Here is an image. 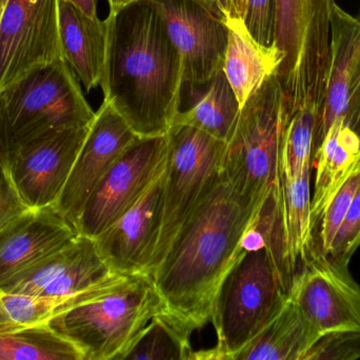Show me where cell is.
Masks as SVG:
<instances>
[{
	"mask_svg": "<svg viewBox=\"0 0 360 360\" xmlns=\"http://www.w3.org/2000/svg\"><path fill=\"white\" fill-rule=\"evenodd\" d=\"M260 206L243 198L221 173L150 275L162 314L188 336L211 323L222 283L245 252Z\"/></svg>",
	"mask_w": 360,
	"mask_h": 360,
	"instance_id": "obj_1",
	"label": "cell"
},
{
	"mask_svg": "<svg viewBox=\"0 0 360 360\" xmlns=\"http://www.w3.org/2000/svg\"><path fill=\"white\" fill-rule=\"evenodd\" d=\"M101 87L139 137H165L180 112L184 65L154 0L110 14Z\"/></svg>",
	"mask_w": 360,
	"mask_h": 360,
	"instance_id": "obj_2",
	"label": "cell"
},
{
	"mask_svg": "<svg viewBox=\"0 0 360 360\" xmlns=\"http://www.w3.org/2000/svg\"><path fill=\"white\" fill-rule=\"evenodd\" d=\"M162 312L150 275H116L51 325L79 349L84 360H124L146 325Z\"/></svg>",
	"mask_w": 360,
	"mask_h": 360,
	"instance_id": "obj_3",
	"label": "cell"
},
{
	"mask_svg": "<svg viewBox=\"0 0 360 360\" xmlns=\"http://www.w3.org/2000/svg\"><path fill=\"white\" fill-rule=\"evenodd\" d=\"M335 0H275L274 46L283 59L276 77L290 118L325 99ZM321 111V110H319Z\"/></svg>",
	"mask_w": 360,
	"mask_h": 360,
	"instance_id": "obj_4",
	"label": "cell"
},
{
	"mask_svg": "<svg viewBox=\"0 0 360 360\" xmlns=\"http://www.w3.org/2000/svg\"><path fill=\"white\" fill-rule=\"evenodd\" d=\"M266 247L245 251L222 283L211 323L217 345L193 359L233 360L276 316L288 296Z\"/></svg>",
	"mask_w": 360,
	"mask_h": 360,
	"instance_id": "obj_5",
	"label": "cell"
},
{
	"mask_svg": "<svg viewBox=\"0 0 360 360\" xmlns=\"http://www.w3.org/2000/svg\"><path fill=\"white\" fill-rule=\"evenodd\" d=\"M95 114L75 72L56 61L0 92V145L8 150L52 131L88 127Z\"/></svg>",
	"mask_w": 360,
	"mask_h": 360,
	"instance_id": "obj_6",
	"label": "cell"
},
{
	"mask_svg": "<svg viewBox=\"0 0 360 360\" xmlns=\"http://www.w3.org/2000/svg\"><path fill=\"white\" fill-rule=\"evenodd\" d=\"M287 124L283 90L274 74L241 108L222 170L230 185L255 206L281 184L279 149Z\"/></svg>",
	"mask_w": 360,
	"mask_h": 360,
	"instance_id": "obj_7",
	"label": "cell"
},
{
	"mask_svg": "<svg viewBox=\"0 0 360 360\" xmlns=\"http://www.w3.org/2000/svg\"><path fill=\"white\" fill-rule=\"evenodd\" d=\"M168 137L164 215L149 275L221 175L228 147L226 142L186 125H173Z\"/></svg>",
	"mask_w": 360,
	"mask_h": 360,
	"instance_id": "obj_8",
	"label": "cell"
},
{
	"mask_svg": "<svg viewBox=\"0 0 360 360\" xmlns=\"http://www.w3.org/2000/svg\"><path fill=\"white\" fill-rule=\"evenodd\" d=\"M60 0H8L0 19V92L36 70L65 61Z\"/></svg>",
	"mask_w": 360,
	"mask_h": 360,
	"instance_id": "obj_9",
	"label": "cell"
},
{
	"mask_svg": "<svg viewBox=\"0 0 360 360\" xmlns=\"http://www.w3.org/2000/svg\"><path fill=\"white\" fill-rule=\"evenodd\" d=\"M169 137H139L111 167L84 205L78 234L95 239L146 194L166 168Z\"/></svg>",
	"mask_w": 360,
	"mask_h": 360,
	"instance_id": "obj_10",
	"label": "cell"
},
{
	"mask_svg": "<svg viewBox=\"0 0 360 360\" xmlns=\"http://www.w3.org/2000/svg\"><path fill=\"white\" fill-rule=\"evenodd\" d=\"M90 126L52 131L4 150L13 181L30 209L55 206Z\"/></svg>",
	"mask_w": 360,
	"mask_h": 360,
	"instance_id": "obj_11",
	"label": "cell"
},
{
	"mask_svg": "<svg viewBox=\"0 0 360 360\" xmlns=\"http://www.w3.org/2000/svg\"><path fill=\"white\" fill-rule=\"evenodd\" d=\"M288 295L321 336L360 331V287L348 264L315 254L294 275Z\"/></svg>",
	"mask_w": 360,
	"mask_h": 360,
	"instance_id": "obj_12",
	"label": "cell"
},
{
	"mask_svg": "<svg viewBox=\"0 0 360 360\" xmlns=\"http://www.w3.org/2000/svg\"><path fill=\"white\" fill-rule=\"evenodd\" d=\"M184 65V82L205 86L222 69L228 27L222 15L197 0H154Z\"/></svg>",
	"mask_w": 360,
	"mask_h": 360,
	"instance_id": "obj_13",
	"label": "cell"
},
{
	"mask_svg": "<svg viewBox=\"0 0 360 360\" xmlns=\"http://www.w3.org/2000/svg\"><path fill=\"white\" fill-rule=\"evenodd\" d=\"M139 139L103 99L55 207L77 230L86 201L122 154Z\"/></svg>",
	"mask_w": 360,
	"mask_h": 360,
	"instance_id": "obj_14",
	"label": "cell"
},
{
	"mask_svg": "<svg viewBox=\"0 0 360 360\" xmlns=\"http://www.w3.org/2000/svg\"><path fill=\"white\" fill-rule=\"evenodd\" d=\"M166 175L167 165L139 202L94 239L116 274H150L162 230Z\"/></svg>",
	"mask_w": 360,
	"mask_h": 360,
	"instance_id": "obj_15",
	"label": "cell"
},
{
	"mask_svg": "<svg viewBox=\"0 0 360 360\" xmlns=\"http://www.w3.org/2000/svg\"><path fill=\"white\" fill-rule=\"evenodd\" d=\"M78 235L56 207L29 209L0 230V285Z\"/></svg>",
	"mask_w": 360,
	"mask_h": 360,
	"instance_id": "obj_16",
	"label": "cell"
},
{
	"mask_svg": "<svg viewBox=\"0 0 360 360\" xmlns=\"http://www.w3.org/2000/svg\"><path fill=\"white\" fill-rule=\"evenodd\" d=\"M359 61L360 17L353 16L335 2L332 16L329 75L325 99L317 120L312 158L330 127L346 114L349 90Z\"/></svg>",
	"mask_w": 360,
	"mask_h": 360,
	"instance_id": "obj_17",
	"label": "cell"
},
{
	"mask_svg": "<svg viewBox=\"0 0 360 360\" xmlns=\"http://www.w3.org/2000/svg\"><path fill=\"white\" fill-rule=\"evenodd\" d=\"M59 23L65 61L88 92L101 86L107 56V19L88 16L60 0Z\"/></svg>",
	"mask_w": 360,
	"mask_h": 360,
	"instance_id": "obj_18",
	"label": "cell"
},
{
	"mask_svg": "<svg viewBox=\"0 0 360 360\" xmlns=\"http://www.w3.org/2000/svg\"><path fill=\"white\" fill-rule=\"evenodd\" d=\"M224 20L228 27V46L222 70L243 108L248 99L276 74L283 55L274 44H259L243 19L231 16Z\"/></svg>",
	"mask_w": 360,
	"mask_h": 360,
	"instance_id": "obj_19",
	"label": "cell"
},
{
	"mask_svg": "<svg viewBox=\"0 0 360 360\" xmlns=\"http://www.w3.org/2000/svg\"><path fill=\"white\" fill-rule=\"evenodd\" d=\"M316 160L314 192L311 197V224L314 232L330 201L344 185L360 161V139L344 118L330 127L323 143L312 158Z\"/></svg>",
	"mask_w": 360,
	"mask_h": 360,
	"instance_id": "obj_20",
	"label": "cell"
},
{
	"mask_svg": "<svg viewBox=\"0 0 360 360\" xmlns=\"http://www.w3.org/2000/svg\"><path fill=\"white\" fill-rule=\"evenodd\" d=\"M319 337L288 295L276 316L233 360H302Z\"/></svg>",
	"mask_w": 360,
	"mask_h": 360,
	"instance_id": "obj_21",
	"label": "cell"
},
{
	"mask_svg": "<svg viewBox=\"0 0 360 360\" xmlns=\"http://www.w3.org/2000/svg\"><path fill=\"white\" fill-rule=\"evenodd\" d=\"M203 94L192 107L179 112L173 125H186L229 143L241 107L224 70L218 71L207 84Z\"/></svg>",
	"mask_w": 360,
	"mask_h": 360,
	"instance_id": "obj_22",
	"label": "cell"
},
{
	"mask_svg": "<svg viewBox=\"0 0 360 360\" xmlns=\"http://www.w3.org/2000/svg\"><path fill=\"white\" fill-rule=\"evenodd\" d=\"M311 166L292 181L281 180V209L285 251L292 274L298 263H308L313 256V230L311 224Z\"/></svg>",
	"mask_w": 360,
	"mask_h": 360,
	"instance_id": "obj_23",
	"label": "cell"
},
{
	"mask_svg": "<svg viewBox=\"0 0 360 360\" xmlns=\"http://www.w3.org/2000/svg\"><path fill=\"white\" fill-rule=\"evenodd\" d=\"M0 360H84L79 349L51 323L0 325Z\"/></svg>",
	"mask_w": 360,
	"mask_h": 360,
	"instance_id": "obj_24",
	"label": "cell"
},
{
	"mask_svg": "<svg viewBox=\"0 0 360 360\" xmlns=\"http://www.w3.org/2000/svg\"><path fill=\"white\" fill-rule=\"evenodd\" d=\"M319 107L307 106L296 112L281 137L279 149V179L292 181L312 165L313 142L319 120Z\"/></svg>",
	"mask_w": 360,
	"mask_h": 360,
	"instance_id": "obj_25",
	"label": "cell"
},
{
	"mask_svg": "<svg viewBox=\"0 0 360 360\" xmlns=\"http://www.w3.org/2000/svg\"><path fill=\"white\" fill-rule=\"evenodd\" d=\"M190 337L160 313L141 332L124 360L193 359Z\"/></svg>",
	"mask_w": 360,
	"mask_h": 360,
	"instance_id": "obj_26",
	"label": "cell"
},
{
	"mask_svg": "<svg viewBox=\"0 0 360 360\" xmlns=\"http://www.w3.org/2000/svg\"><path fill=\"white\" fill-rule=\"evenodd\" d=\"M360 186V161L350 177L330 201L319 221V234L315 254L328 256L331 252L334 239L344 222L349 207ZM314 254V255H315ZM313 255V256H314Z\"/></svg>",
	"mask_w": 360,
	"mask_h": 360,
	"instance_id": "obj_27",
	"label": "cell"
},
{
	"mask_svg": "<svg viewBox=\"0 0 360 360\" xmlns=\"http://www.w3.org/2000/svg\"><path fill=\"white\" fill-rule=\"evenodd\" d=\"M360 359V331L323 334L302 360H354Z\"/></svg>",
	"mask_w": 360,
	"mask_h": 360,
	"instance_id": "obj_28",
	"label": "cell"
},
{
	"mask_svg": "<svg viewBox=\"0 0 360 360\" xmlns=\"http://www.w3.org/2000/svg\"><path fill=\"white\" fill-rule=\"evenodd\" d=\"M360 247V186L349 207L344 222L334 239L328 257L348 264L351 257Z\"/></svg>",
	"mask_w": 360,
	"mask_h": 360,
	"instance_id": "obj_29",
	"label": "cell"
},
{
	"mask_svg": "<svg viewBox=\"0 0 360 360\" xmlns=\"http://www.w3.org/2000/svg\"><path fill=\"white\" fill-rule=\"evenodd\" d=\"M29 209L13 181L6 151L0 145V230Z\"/></svg>",
	"mask_w": 360,
	"mask_h": 360,
	"instance_id": "obj_30",
	"label": "cell"
},
{
	"mask_svg": "<svg viewBox=\"0 0 360 360\" xmlns=\"http://www.w3.org/2000/svg\"><path fill=\"white\" fill-rule=\"evenodd\" d=\"M243 21L259 44H274L275 0H247Z\"/></svg>",
	"mask_w": 360,
	"mask_h": 360,
	"instance_id": "obj_31",
	"label": "cell"
},
{
	"mask_svg": "<svg viewBox=\"0 0 360 360\" xmlns=\"http://www.w3.org/2000/svg\"><path fill=\"white\" fill-rule=\"evenodd\" d=\"M344 120L347 126L352 129L360 139V61L349 90L348 104Z\"/></svg>",
	"mask_w": 360,
	"mask_h": 360,
	"instance_id": "obj_32",
	"label": "cell"
},
{
	"mask_svg": "<svg viewBox=\"0 0 360 360\" xmlns=\"http://www.w3.org/2000/svg\"><path fill=\"white\" fill-rule=\"evenodd\" d=\"M70 4L79 8L84 14L90 17H98L97 15V6H98V0H65Z\"/></svg>",
	"mask_w": 360,
	"mask_h": 360,
	"instance_id": "obj_33",
	"label": "cell"
},
{
	"mask_svg": "<svg viewBox=\"0 0 360 360\" xmlns=\"http://www.w3.org/2000/svg\"><path fill=\"white\" fill-rule=\"evenodd\" d=\"M139 1V0H108L109 4L110 14L116 15L120 13L122 8H127L130 4L134 2Z\"/></svg>",
	"mask_w": 360,
	"mask_h": 360,
	"instance_id": "obj_34",
	"label": "cell"
},
{
	"mask_svg": "<svg viewBox=\"0 0 360 360\" xmlns=\"http://www.w3.org/2000/svg\"><path fill=\"white\" fill-rule=\"evenodd\" d=\"M215 2L221 13L222 18L226 19L234 16L232 0H215Z\"/></svg>",
	"mask_w": 360,
	"mask_h": 360,
	"instance_id": "obj_35",
	"label": "cell"
},
{
	"mask_svg": "<svg viewBox=\"0 0 360 360\" xmlns=\"http://www.w3.org/2000/svg\"><path fill=\"white\" fill-rule=\"evenodd\" d=\"M245 4H247V0H232L233 13H234L235 17L245 18Z\"/></svg>",
	"mask_w": 360,
	"mask_h": 360,
	"instance_id": "obj_36",
	"label": "cell"
},
{
	"mask_svg": "<svg viewBox=\"0 0 360 360\" xmlns=\"http://www.w3.org/2000/svg\"><path fill=\"white\" fill-rule=\"evenodd\" d=\"M197 1L201 2V4H205V6H207V8L216 11V12L220 13L219 8H218L215 0H197ZM220 14H221V13H220Z\"/></svg>",
	"mask_w": 360,
	"mask_h": 360,
	"instance_id": "obj_37",
	"label": "cell"
},
{
	"mask_svg": "<svg viewBox=\"0 0 360 360\" xmlns=\"http://www.w3.org/2000/svg\"><path fill=\"white\" fill-rule=\"evenodd\" d=\"M6 1L8 0H0V19H1L2 13H4V8H6Z\"/></svg>",
	"mask_w": 360,
	"mask_h": 360,
	"instance_id": "obj_38",
	"label": "cell"
},
{
	"mask_svg": "<svg viewBox=\"0 0 360 360\" xmlns=\"http://www.w3.org/2000/svg\"><path fill=\"white\" fill-rule=\"evenodd\" d=\"M13 325V323H8V321H6V319L0 315V325Z\"/></svg>",
	"mask_w": 360,
	"mask_h": 360,
	"instance_id": "obj_39",
	"label": "cell"
}]
</instances>
